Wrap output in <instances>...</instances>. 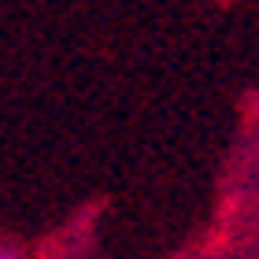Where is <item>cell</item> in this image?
Returning <instances> with one entry per match:
<instances>
[{
	"mask_svg": "<svg viewBox=\"0 0 259 259\" xmlns=\"http://www.w3.org/2000/svg\"><path fill=\"white\" fill-rule=\"evenodd\" d=\"M0 259H15V255H11V252H0Z\"/></svg>",
	"mask_w": 259,
	"mask_h": 259,
	"instance_id": "1",
	"label": "cell"
}]
</instances>
